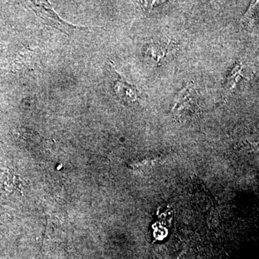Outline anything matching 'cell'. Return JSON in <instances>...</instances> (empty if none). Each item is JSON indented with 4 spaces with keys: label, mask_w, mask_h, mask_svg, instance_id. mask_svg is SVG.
<instances>
[{
    "label": "cell",
    "mask_w": 259,
    "mask_h": 259,
    "mask_svg": "<svg viewBox=\"0 0 259 259\" xmlns=\"http://www.w3.org/2000/svg\"><path fill=\"white\" fill-rule=\"evenodd\" d=\"M258 1H254L250 5L249 8L241 19V23L245 28L250 30L254 26L258 20Z\"/></svg>",
    "instance_id": "cell-4"
},
{
    "label": "cell",
    "mask_w": 259,
    "mask_h": 259,
    "mask_svg": "<svg viewBox=\"0 0 259 259\" xmlns=\"http://www.w3.org/2000/svg\"><path fill=\"white\" fill-rule=\"evenodd\" d=\"M27 4H28L29 8H31L35 15L41 20L42 23L45 24L48 26L52 27L56 30H60L66 35H70V33L73 30L83 29L81 27L71 25V24L64 21L54 11L49 2L30 1L28 2Z\"/></svg>",
    "instance_id": "cell-1"
},
{
    "label": "cell",
    "mask_w": 259,
    "mask_h": 259,
    "mask_svg": "<svg viewBox=\"0 0 259 259\" xmlns=\"http://www.w3.org/2000/svg\"><path fill=\"white\" fill-rule=\"evenodd\" d=\"M168 46L158 45V44H151L148 46L147 49L148 52L151 54V56L155 60H161L168 54Z\"/></svg>",
    "instance_id": "cell-6"
},
{
    "label": "cell",
    "mask_w": 259,
    "mask_h": 259,
    "mask_svg": "<svg viewBox=\"0 0 259 259\" xmlns=\"http://www.w3.org/2000/svg\"><path fill=\"white\" fill-rule=\"evenodd\" d=\"M119 79L115 81V93L121 100L127 104L134 103L139 98V92L134 85L130 84L118 74Z\"/></svg>",
    "instance_id": "cell-3"
},
{
    "label": "cell",
    "mask_w": 259,
    "mask_h": 259,
    "mask_svg": "<svg viewBox=\"0 0 259 259\" xmlns=\"http://www.w3.org/2000/svg\"><path fill=\"white\" fill-rule=\"evenodd\" d=\"M243 69H244V66L242 64L241 62H238L235 65L234 68L228 76V81H227V87L229 90L234 88L240 79L241 77H244L243 75Z\"/></svg>",
    "instance_id": "cell-5"
},
{
    "label": "cell",
    "mask_w": 259,
    "mask_h": 259,
    "mask_svg": "<svg viewBox=\"0 0 259 259\" xmlns=\"http://www.w3.org/2000/svg\"><path fill=\"white\" fill-rule=\"evenodd\" d=\"M140 5L142 7L143 9L146 12H150L153 10V6L158 5L161 2L157 1H142L139 2Z\"/></svg>",
    "instance_id": "cell-7"
},
{
    "label": "cell",
    "mask_w": 259,
    "mask_h": 259,
    "mask_svg": "<svg viewBox=\"0 0 259 259\" xmlns=\"http://www.w3.org/2000/svg\"><path fill=\"white\" fill-rule=\"evenodd\" d=\"M198 101L194 83H189L177 97L172 112L180 117H194L199 112Z\"/></svg>",
    "instance_id": "cell-2"
}]
</instances>
